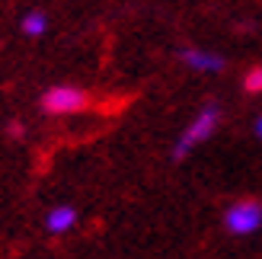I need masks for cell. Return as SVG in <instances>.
Wrapping results in <instances>:
<instances>
[{
  "label": "cell",
  "mask_w": 262,
  "mask_h": 259,
  "mask_svg": "<svg viewBox=\"0 0 262 259\" xmlns=\"http://www.w3.org/2000/svg\"><path fill=\"white\" fill-rule=\"evenodd\" d=\"M182 64H189L192 71H202V74H221L227 68V61L214 55V51H205V48H182L179 51Z\"/></svg>",
  "instance_id": "obj_4"
},
{
  "label": "cell",
  "mask_w": 262,
  "mask_h": 259,
  "mask_svg": "<svg viewBox=\"0 0 262 259\" xmlns=\"http://www.w3.org/2000/svg\"><path fill=\"white\" fill-rule=\"evenodd\" d=\"M19 29H23V35L38 38V35H45V29H48V16H45L42 10H29V13L19 19Z\"/></svg>",
  "instance_id": "obj_6"
},
{
  "label": "cell",
  "mask_w": 262,
  "mask_h": 259,
  "mask_svg": "<svg viewBox=\"0 0 262 259\" xmlns=\"http://www.w3.org/2000/svg\"><path fill=\"white\" fill-rule=\"evenodd\" d=\"M243 87H246V93H262V68H253L250 74H246Z\"/></svg>",
  "instance_id": "obj_7"
},
{
  "label": "cell",
  "mask_w": 262,
  "mask_h": 259,
  "mask_svg": "<svg viewBox=\"0 0 262 259\" xmlns=\"http://www.w3.org/2000/svg\"><path fill=\"white\" fill-rule=\"evenodd\" d=\"M256 135L262 138V115H259V119H256Z\"/></svg>",
  "instance_id": "obj_8"
},
{
  "label": "cell",
  "mask_w": 262,
  "mask_h": 259,
  "mask_svg": "<svg viewBox=\"0 0 262 259\" xmlns=\"http://www.w3.org/2000/svg\"><path fill=\"white\" fill-rule=\"evenodd\" d=\"M74 224H77V208L74 205H58V208H51L45 214V227L51 234H68Z\"/></svg>",
  "instance_id": "obj_5"
},
{
  "label": "cell",
  "mask_w": 262,
  "mask_h": 259,
  "mask_svg": "<svg viewBox=\"0 0 262 259\" xmlns=\"http://www.w3.org/2000/svg\"><path fill=\"white\" fill-rule=\"evenodd\" d=\"M86 102L90 96L83 93V90H77V87H51L42 93V109L48 115H71V112H80L86 109Z\"/></svg>",
  "instance_id": "obj_2"
},
{
  "label": "cell",
  "mask_w": 262,
  "mask_h": 259,
  "mask_svg": "<svg viewBox=\"0 0 262 259\" xmlns=\"http://www.w3.org/2000/svg\"><path fill=\"white\" fill-rule=\"evenodd\" d=\"M224 227L230 234H237V237L256 234L262 227V205L259 202H233L224 211Z\"/></svg>",
  "instance_id": "obj_3"
},
{
  "label": "cell",
  "mask_w": 262,
  "mask_h": 259,
  "mask_svg": "<svg viewBox=\"0 0 262 259\" xmlns=\"http://www.w3.org/2000/svg\"><path fill=\"white\" fill-rule=\"evenodd\" d=\"M221 125V106L217 102H208V106L195 115V119L186 125V132L179 135L176 141V147H173V160H182V157H189V154L202 144V141H208L214 135V128Z\"/></svg>",
  "instance_id": "obj_1"
}]
</instances>
